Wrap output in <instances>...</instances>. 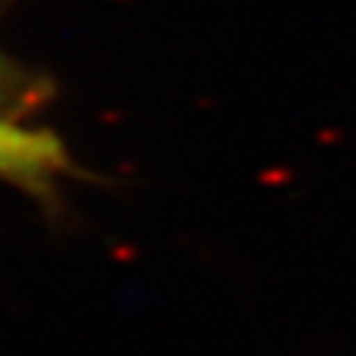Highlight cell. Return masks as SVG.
Listing matches in <instances>:
<instances>
[{
  "mask_svg": "<svg viewBox=\"0 0 356 356\" xmlns=\"http://www.w3.org/2000/svg\"><path fill=\"white\" fill-rule=\"evenodd\" d=\"M42 107V83L0 48V181L51 202L74 163Z\"/></svg>",
  "mask_w": 356,
  "mask_h": 356,
  "instance_id": "6da1fadb",
  "label": "cell"
}]
</instances>
